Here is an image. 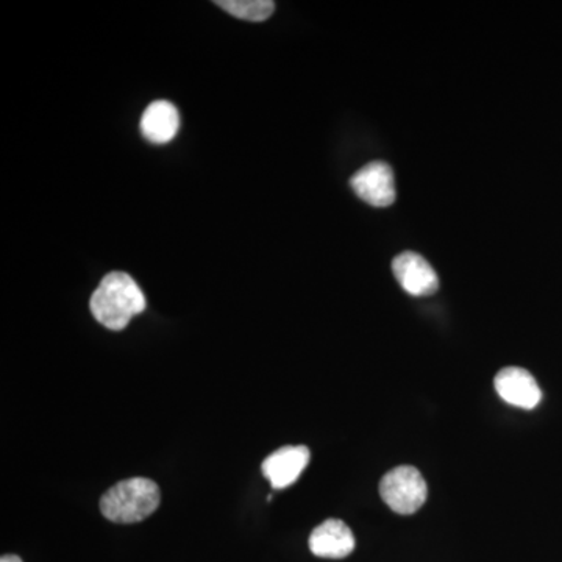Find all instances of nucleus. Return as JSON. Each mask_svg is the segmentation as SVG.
<instances>
[{"instance_id": "obj_1", "label": "nucleus", "mask_w": 562, "mask_h": 562, "mask_svg": "<svg viewBox=\"0 0 562 562\" xmlns=\"http://www.w3.org/2000/svg\"><path fill=\"white\" fill-rule=\"evenodd\" d=\"M90 308L99 324L121 331L146 310V297L128 273L114 271L103 277L98 290L92 292Z\"/></svg>"}, {"instance_id": "obj_2", "label": "nucleus", "mask_w": 562, "mask_h": 562, "mask_svg": "<svg viewBox=\"0 0 562 562\" xmlns=\"http://www.w3.org/2000/svg\"><path fill=\"white\" fill-rule=\"evenodd\" d=\"M160 506V487L149 479L114 484L101 498L103 517L113 524H138Z\"/></svg>"}, {"instance_id": "obj_3", "label": "nucleus", "mask_w": 562, "mask_h": 562, "mask_svg": "<svg viewBox=\"0 0 562 562\" xmlns=\"http://www.w3.org/2000/svg\"><path fill=\"white\" fill-rule=\"evenodd\" d=\"M427 483L413 465L392 469L380 483V495L394 513L413 514L419 512L427 501Z\"/></svg>"}, {"instance_id": "obj_4", "label": "nucleus", "mask_w": 562, "mask_h": 562, "mask_svg": "<svg viewBox=\"0 0 562 562\" xmlns=\"http://www.w3.org/2000/svg\"><path fill=\"white\" fill-rule=\"evenodd\" d=\"M350 184L369 205L383 209L395 202L394 172L386 162H369L351 177Z\"/></svg>"}, {"instance_id": "obj_5", "label": "nucleus", "mask_w": 562, "mask_h": 562, "mask_svg": "<svg viewBox=\"0 0 562 562\" xmlns=\"http://www.w3.org/2000/svg\"><path fill=\"white\" fill-rule=\"evenodd\" d=\"M392 272L403 290L414 297L431 295L438 291L439 279L435 269L419 254L403 251L392 261Z\"/></svg>"}, {"instance_id": "obj_6", "label": "nucleus", "mask_w": 562, "mask_h": 562, "mask_svg": "<svg viewBox=\"0 0 562 562\" xmlns=\"http://www.w3.org/2000/svg\"><path fill=\"white\" fill-rule=\"evenodd\" d=\"M308 462L310 450L305 446H286L269 454L261 471L273 490H284L297 482Z\"/></svg>"}, {"instance_id": "obj_7", "label": "nucleus", "mask_w": 562, "mask_h": 562, "mask_svg": "<svg viewBox=\"0 0 562 562\" xmlns=\"http://www.w3.org/2000/svg\"><path fill=\"white\" fill-rule=\"evenodd\" d=\"M494 384L503 401L519 408L532 409L541 402L542 392L527 369H502L495 376Z\"/></svg>"}, {"instance_id": "obj_8", "label": "nucleus", "mask_w": 562, "mask_h": 562, "mask_svg": "<svg viewBox=\"0 0 562 562\" xmlns=\"http://www.w3.org/2000/svg\"><path fill=\"white\" fill-rule=\"evenodd\" d=\"M310 550L325 560H342L355 550V536L342 520L328 519L314 528L310 536Z\"/></svg>"}, {"instance_id": "obj_9", "label": "nucleus", "mask_w": 562, "mask_h": 562, "mask_svg": "<svg viewBox=\"0 0 562 562\" xmlns=\"http://www.w3.org/2000/svg\"><path fill=\"white\" fill-rule=\"evenodd\" d=\"M140 133L151 144H168L180 131V113L168 101L151 102L140 117Z\"/></svg>"}, {"instance_id": "obj_10", "label": "nucleus", "mask_w": 562, "mask_h": 562, "mask_svg": "<svg viewBox=\"0 0 562 562\" xmlns=\"http://www.w3.org/2000/svg\"><path fill=\"white\" fill-rule=\"evenodd\" d=\"M214 3L232 16L250 22L269 20L276 10L272 0H217Z\"/></svg>"}, {"instance_id": "obj_11", "label": "nucleus", "mask_w": 562, "mask_h": 562, "mask_svg": "<svg viewBox=\"0 0 562 562\" xmlns=\"http://www.w3.org/2000/svg\"><path fill=\"white\" fill-rule=\"evenodd\" d=\"M0 562H22L20 557H16V554H3L2 558H0Z\"/></svg>"}]
</instances>
